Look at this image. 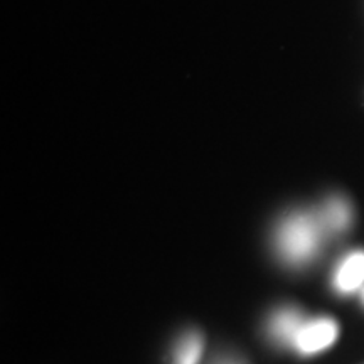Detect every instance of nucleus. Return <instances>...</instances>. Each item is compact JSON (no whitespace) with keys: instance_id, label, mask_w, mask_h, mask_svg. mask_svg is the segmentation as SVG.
<instances>
[{"instance_id":"nucleus-1","label":"nucleus","mask_w":364,"mask_h":364,"mask_svg":"<svg viewBox=\"0 0 364 364\" xmlns=\"http://www.w3.org/2000/svg\"><path fill=\"white\" fill-rule=\"evenodd\" d=\"M324 228L321 216H314L311 213H295L289 216L277 233L280 253L292 263L311 260L321 245Z\"/></svg>"},{"instance_id":"nucleus-2","label":"nucleus","mask_w":364,"mask_h":364,"mask_svg":"<svg viewBox=\"0 0 364 364\" xmlns=\"http://www.w3.org/2000/svg\"><path fill=\"white\" fill-rule=\"evenodd\" d=\"M339 336V326L331 317H317L306 321L294 339V346L304 354L324 351L336 343Z\"/></svg>"},{"instance_id":"nucleus-5","label":"nucleus","mask_w":364,"mask_h":364,"mask_svg":"<svg viewBox=\"0 0 364 364\" xmlns=\"http://www.w3.org/2000/svg\"><path fill=\"white\" fill-rule=\"evenodd\" d=\"M321 220L327 230L341 233V231L348 230L349 223L353 220L351 206L344 198H331L322 209Z\"/></svg>"},{"instance_id":"nucleus-4","label":"nucleus","mask_w":364,"mask_h":364,"mask_svg":"<svg viewBox=\"0 0 364 364\" xmlns=\"http://www.w3.org/2000/svg\"><path fill=\"white\" fill-rule=\"evenodd\" d=\"M302 312L295 311V309H284V311L277 312L272 318V334L282 343H292L300 327L304 326Z\"/></svg>"},{"instance_id":"nucleus-3","label":"nucleus","mask_w":364,"mask_h":364,"mask_svg":"<svg viewBox=\"0 0 364 364\" xmlns=\"http://www.w3.org/2000/svg\"><path fill=\"white\" fill-rule=\"evenodd\" d=\"M364 284V252H353L344 258L334 277L341 292H354Z\"/></svg>"},{"instance_id":"nucleus-6","label":"nucleus","mask_w":364,"mask_h":364,"mask_svg":"<svg viewBox=\"0 0 364 364\" xmlns=\"http://www.w3.org/2000/svg\"><path fill=\"white\" fill-rule=\"evenodd\" d=\"M203 354V338L198 332H191V334L182 338V341L176 349V364H198Z\"/></svg>"},{"instance_id":"nucleus-7","label":"nucleus","mask_w":364,"mask_h":364,"mask_svg":"<svg viewBox=\"0 0 364 364\" xmlns=\"http://www.w3.org/2000/svg\"><path fill=\"white\" fill-rule=\"evenodd\" d=\"M361 299H363V302H364V289H363V294H361Z\"/></svg>"}]
</instances>
